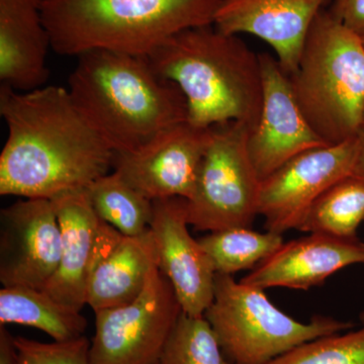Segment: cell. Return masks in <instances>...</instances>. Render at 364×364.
Segmentation results:
<instances>
[{
    "instance_id": "6",
    "label": "cell",
    "mask_w": 364,
    "mask_h": 364,
    "mask_svg": "<svg viewBox=\"0 0 364 364\" xmlns=\"http://www.w3.org/2000/svg\"><path fill=\"white\" fill-rule=\"evenodd\" d=\"M205 318L233 364H267L311 340L347 331L351 323L316 316L301 323L279 310L263 289L215 273Z\"/></svg>"
},
{
    "instance_id": "21",
    "label": "cell",
    "mask_w": 364,
    "mask_h": 364,
    "mask_svg": "<svg viewBox=\"0 0 364 364\" xmlns=\"http://www.w3.org/2000/svg\"><path fill=\"white\" fill-rule=\"evenodd\" d=\"M364 221V181L349 176L316 200L298 228L299 231L337 238H356Z\"/></svg>"
},
{
    "instance_id": "13",
    "label": "cell",
    "mask_w": 364,
    "mask_h": 364,
    "mask_svg": "<svg viewBox=\"0 0 364 364\" xmlns=\"http://www.w3.org/2000/svg\"><path fill=\"white\" fill-rule=\"evenodd\" d=\"M188 226L186 200H153L150 229L156 243L158 268L171 282L182 312L198 317L205 315L214 299L215 270Z\"/></svg>"
},
{
    "instance_id": "20",
    "label": "cell",
    "mask_w": 364,
    "mask_h": 364,
    "mask_svg": "<svg viewBox=\"0 0 364 364\" xmlns=\"http://www.w3.org/2000/svg\"><path fill=\"white\" fill-rule=\"evenodd\" d=\"M86 189L100 219L119 233L136 236L150 229L152 200L133 188L117 172L112 170Z\"/></svg>"
},
{
    "instance_id": "1",
    "label": "cell",
    "mask_w": 364,
    "mask_h": 364,
    "mask_svg": "<svg viewBox=\"0 0 364 364\" xmlns=\"http://www.w3.org/2000/svg\"><path fill=\"white\" fill-rule=\"evenodd\" d=\"M7 139L0 154V195L52 198L86 189L109 173L114 152L78 111L68 90L21 92L1 85Z\"/></svg>"
},
{
    "instance_id": "8",
    "label": "cell",
    "mask_w": 364,
    "mask_h": 364,
    "mask_svg": "<svg viewBox=\"0 0 364 364\" xmlns=\"http://www.w3.org/2000/svg\"><path fill=\"white\" fill-rule=\"evenodd\" d=\"M182 308L171 282L158 267L134 301L95 312L90 364L159 363Z\"/></svg>"
},
{
    "instance_id": "11",
    "label": "cell",
    "mask_w": 364,
    "mask_h": 364,
    "mask_svg": "<svg viewBox=\"0 0 364 364\" xmlns=\"http://www.w3.org/2000/svg\"><path fill=\"white\" fill-rule=\"evenodd\" d=\"M212 128L188 121L170 127L135 152L114 154L112 170L149 200H188Z\"/></svg>"
},
{
    "instance_id": "14",
    "label": "cell",
    "mask_w": 364,
    "mask_h": 364,
    "mask_svg": "<svg viewBox=\"0 0 364 364\" xmlns=\"http://www.w3.org/2000/svg\"><path fill=\"white\" fill-rule=\"evenodd\" d=\"M329 0H222L214 26L229 35L250 33L274 50L291 76L298 68L314 21Z\"/></svg>"
},
{
    "instance_id": "9",
    "label": "cell",
    "mask_w": 364,
    "mask_h": 364,
    "mask_svg": "<svg viewBox=\"0 0 364 364\" xmlns=\"http://www.w3.org/2000/svg\"><path fill=\"white\" fill-rule=\"evenodd\" d=\"M358 135L337 145L305 151L261 181L258 215L267 231L298 229L316 200L335 183L352 176Z\"/></svg>"
},
{
    "instance_id": "12",
    "label": "cell",
    "mask_w": 364,
    "mask_h": 364,
    "mask_svg": "<svg viewBox=\"0 0 364 364\" xmlns=\"http://www.w3.org/2000/svg\"><path fill=\"white\" fill-rule=\"evenodd\" d=\"M263 100L259 119L247 140L249 157L261 181L291 158L328 146L306 121L289 75L277 58L259 55Z\"/></svg>"
},
{
    "instance_id": "19",
    "label": "cell",
    "mask_w": 364,
    "mask_h": 364,
    "mask_svg": "<svg viewBox=\"0 0 364 364\" xmlns=\"http://www.w3.org/2000/svg\"><path fill=\"white\" fill-rule=\"evenodd\" d=\"M80 312L60 303L43 289L4 287L0 291V326L37 328L54 341H70L85 336L87 320Z\"/></svg>"
},
{
    "instance_id": "7",
    "label": "cell",
    "mask_w": 364,
    "mask_h": 364,
    "mask_svg": "<svg viewBox=\"0 0 364 364\" xmlns=\"http://www.w3.org/2000/svg\"><path fill=\"white\" fill-rule=\"evenodd\" d=\"M251 127H212L193 195L186 200L188 221L198 231L248 227L258 215L261 181L247 150Z\"/></svg>"
},
{
    "instance_id": "16",
    "label": "cell",
    "mask_w": 364,
    "mask_h": 364,
    "mask_svg": "<svg viewBox=\"0 0 364 364\" xmlns=\"http://www.w3.org/2000/svg\"><path fill=\"white\" fill-rule=\"evenodd\" d=\"M364 263V243L358 237L337 238L311 233L287 242L241 279L248 286L308 291L349 265Z\"/></svg>"
},
{
    "instance_id": "29",
    "label": "cell",
    "mask_w": 364,
    "mask_h": 364,
    "mask_svg": "<svg viewBox=\"0 0 364 364\" xmlns=\"http://www.w3.org/2000/svg\"><path fill=\"white\" fill-rule=\"evenodd\" d=\"M360 320H361V322H363V325H364V313L361 314Z\"/></svg>"
},
{
    "instance_id": "15",
    "label": "cell",
    "mask_w": 364,
    "mask_h": 364,
    "mask_svg": "<svg viewBox=\"0 0 364 364\" xmlns=\"http://www.w3.org/2000/svg\"><path fill=\"white\" fill-rule=\"evenodd\" d=\"M156 267L151 229L126 236L105 222L86 284V305L95 313L130 303L142 293Z\"/></svg>"
},
{
    "instance_id": "26",
    "label": "cell",
    "mask_w": 364,
    "mask_h": 364,
    "mask_svg": "<svg viewBox=\"0 0 364 364\" xmlns=\"http://www.w3.org/2000/svg\"><path fill=\"white\" fill-rule=\"evenodd\" d=\"M329 11L342 26L363 37L364 0H334Z\"/></svg>"
},
{
    "instance_id": "25",
    "label": "cell",
    "mask_w": 364,
    "mask_h": 364,
    "mask_svg": "<svg viewBox=\"0 0 364 364\" xmlns=\"http://www.w3.org/2000/svg\"><path fill=\"white\" fill-rule=\"evenodd\" d=\"M16 364H90V340L85 336L70 341L43 343L14 337Z\"/></svg>"
},
{
    "instance_id": "2",
    "label": "cell",
    "mask_w": 364,
    "mask_h": 364,
    "mask_svg": "<svg viewBox=\"0 0 364 364\" xmlns=\"http://www.w3.org/2000/svg\"><path fill=\"white\" fill-rule=\"evenodd\" d=\"M67 90L114 154L135 152L161 132L188 121L181 88L157 74L147 57L85 53L77 57Z\"/></svg>"
},
{
    "instance_id": "31",
    "label": "cell",
    "mask_w": 364,
    "mask_h": 364,
    "mask_svg": "<svg viewBox=\"0 0 364 364\" xmlns=\"http://www.w3.org/2000/svg\"><path fill=\"white\" fill-rule=\"evenodd\" d=\"M363 128H364V119H363Z\"/></svg>"
},
{
    "instance_id": "24",
    "label": "cell",
    "mask_w": 364,
    "mask_h": 364,
    "mask_svg": "<svg viewBox=\"0 0 364 364\" xmlns=\"http://www.w3.org/2000/svg\"><path fill=\"white\" fill-rule=\"evenodd\" d=\"M267 364H364V327L311 340Z\"/></svg>"
},
{
    "instance_id": "28",
    "label": "cell",
    "mask_w": 364,
    "mask_h": 364,
    "mask_svg": "<svg viewBox=\"0 0 364 364\" xmlns=\"http://www.w3.org/2000/svg\"><path fill=\"white\" fill-rule=\"evenodd\" d=\"M352 176L364 181V128L358 133V152Z\"/></svg>"
},
{
    "instance_id": "18",
    "label": "cell",
    "mask_w": 364,
    "mask_h": 364,
    "mask_svg": "<svg viewBox=\"0 0 364 364\" xmlns=\"http://www.w3.org/2000/svg\"><path fill=\"white\" fill-rule=\"evenodd\" d=\"M51 39L42 14V0H0V80L26 92L49 78Z\"/></svg>"
},
{
    "instance_id": "5",
    "label": "cell",
    "mask_w": 364,
    "mask_h": 364,
    "mask_svg": "<svg viewBox=\"0 0 364 364\" xmlns=\"http://www.w3.org/2000/svg\"><path fill=\"white\" fill-rule=\"evenodd\" d=\"M294 97L315 133L327 145L358 135L364 119V45L333 18L318 14L296 72Z\"/></svg>"
},
{
    "instance_id": "27",
    "label": "cell",
    "mask_w": 364,
    "mask_h": 364,
    "mask_svg": "<svg viewBox=\"0 0 364 364\" xmlns=\"http://www.w3.org/2000/svg\"><path fill=\"white\" fill-rule=\"evenodd\" d=\"M14 337L7 331L6 326H0V364H16Z\"/></svg>"
},
{
    "instance_id": "10",
    "label": "cell",
    "mask_w": 364,
    "mask_h": 364,
    "mask_svg": "<svg viewBox=\"0 0 364 364\" xmlns=\"http://www.w3.org/2000/svg\"><path fill=\"white\" fill-rule=\"evenodd\" d=\"M62 235L49 198H25L0 212V282L44 289L59 267Z\"/></svg>"
},
{
    "instance_id": "22",
    "label": "cell",
    "mask_w": 364,
    "mask_h": 364,
    "mask_svg": "<svg viewBox=\"0 0 364 364\" xmlns=\"http://www.w3.org/2000/svg\"><path fill=\"white\" fill-rule=\"evenodd\" d=\"M198 241L212 261L215 273L228 275L252 269L284 244L282 234L259 233L248 227L210 232Z\"/></svg>"
},
{
    "instance_id": "3",
    "label": "cell",
    "mask_w": 364,
    "mask_h": 364,
    "mask_svg": "<svg viewBox=\"0 0 364 364\" xmlns=\"http://www.w3.org/2000/svg\"><path fill=\"white\" fill-rule=\"evenodd\" d=\"M161 77L176 83L188 104V122L198 128L231 123L253 129L262 109L259 55L214 25L172 36L149 56Z\"/></svg>"
},
{
    "instance_id": "17",
    "label": "cell",
    "mask_w": 364,
    "mask_h": 364,
    "mask_svg": "<svg viewBox=\"0 0 364 364\" xmlns=\"http://www.w3.org/2000/svg\"><path fill=\"white\" fill-rule=\"evenodd\" d=\"M62 235L59 267L43 291L64 305L82 310L86 284L105 222L91 205L87 189L67 191L50 198Z\"/></svg>"
},
{
    "instance_id": "23",
    "label": "cell",
    "mask_w": 364,
    "mask_h": 364,
    "mask_svg": "<svg viewBox=\"0 0 364 364\" xmlns=\"http://www.w3.org/2000/svg\"><path fill=\"white\" fill-rule=\"evenodd\" d=\"M160 364H233L220 346L205 316L181 313L170 334Z\"/></svg>"
},
{
    "instance_id": "32",
    "label": "cell",
    "mask_w": 364,
    "mask_h": 364,
    "mask_svg": "<svg viewBox=\"0 0 364 364\" xmlns=\"http://www.w3.org/2000/svg\"><path fill=\"white\" fill-rule=\"evenodd\" d=\"M155 364H160L159 363H155Z\"/></svg>"
},
{
    "instance_id": "4",
    "label": "cell",
    "mask_w": 364,
    "mask_h": 364,
    "mask_svg": "<svg viewBox=\"0 0 364 364\" xmlns=\"http://www.w3.org/2000/svg\"><path fill=\"white\" fill-rule=\"evenodd\" d=\"M222 0H42L52 49L149 56L172 36L214 25Z\"/></svg>"
},
{
    "instance_id": "30",
    "label": "cell",
    "mask_w": 364,
    "mask_h": 364,
    "mask_svg": "<svg viewBox=\"0 0 364 364\" xmlns=\"http://www.w3.org/2000/svg\"><path fill=\"white\" fill-rule=\"evenodd\" d=\"M361 39H363V45H364V36H363V37H361Z\"/></svg>"
}]
</instances>
